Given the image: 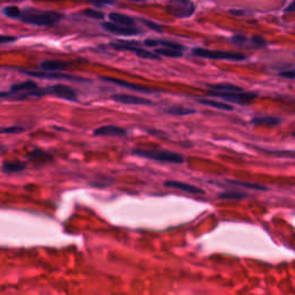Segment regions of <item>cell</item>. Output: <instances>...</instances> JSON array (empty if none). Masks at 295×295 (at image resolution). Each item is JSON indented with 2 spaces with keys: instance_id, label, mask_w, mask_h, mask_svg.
Instances as JSON below:
<instances>
[{
  "instance_id": "74e56055",
  "label": "cell",
  "mask_w": 295,
  "mask_h": 295,
  "mask_svg": "<svg viewBox=\"0 0 295 295\" xmlns=\"http://www.w3.org/2000/svg\"><path fill=\"white\" fill-rule=\"evenodd\" d=\"M293 7H294V4H293V3H290L289 7L287 8V10H285V11H286V12H293Z\"/></svg>"
},
{
  "instance_id": "83f0119b",
  "label": "cell",
  "mask_w": 295,
  "mask_h": 295,
  "mask_svg": "<svg viewBox=\"0 0 295 295\" xmlns=\"http://www.w3.org/2000/svg\"><path fill=\"white\" fill-rule=\"evenodd\" d=\"M231 42L237 46H246L249 44V38L244 36V35H234L231 38Z\"/></svg>"
},
{
  "instance_id": "f1b7e54d",
  "label": "cell",
  "mask_w": 295,
  "mask_h": 295,
  "mask_svg": "<svg viewBox=\"0 0 295 295\" xmlns=\"http://www.w3.org/2000/svg\"><path fill=\"white\" fill-rule=\"evenodd\" d=\"M20 11H21L20 8L16 6H7L4 8V14L8 17H11V19L17 20V17H19V14H20Z\"/></svg>"
},
{
  "instance_id": "ac0fdd59",
  "label": "cell",
  "mask_w": 295,
  "mask_h": 295,
  "mask_svg": "<svg viewBox=\"0 0 295 295\" xmlns=\"http://www.w3.org/2000/svg\"><path fill=\"white\" fill-rule=\"evenodd\" d=\"M208 86L211 89V91H216V93H242V91H244V89L240 88L239 85L228 83V82H224V83L208 84Z\"/></svg>"
},
{
  "instance_id": "7c38bea8",
  "label": "cell",
  "mask_w": 295,
  "mask_h": 295,
  "mask_svg": "<svg viewBox=\"0 0 295 295\" xmlns=\"http://www.w3.org/2000/svg\"><path fill=\"white\" fill-rule=\"evenodd\" d=\"M95 136H115V137H121L127 135V131L125 128L118 127V126L113 125H107V126H102L97 129L94 131Z\"/></svg>"
},
{
  "instance_id": "30bf717a",
  "label": "cell",
  "mask_w": 295,
  "mask_h": 295,
  "mask_svg": "<svg viewBox=\"0 0 295 295\" xmlns=\"http://www.w3.org/2000/svg\"><path fill=\"white\" fill-rule=\"evenodd\" d=\"M111 99L116 103L126 104V105H153V102H151L150 99L143 98L140 96H134V95L115 94L112 95Z\"/></svg>"
},
{
  "instance_id": "7a4b0ae2",
  "label": "cell",
  "mask_w": 295,
  "mask_h": 295,
  "mask_svg": "<svg viewBox=\"0 0 295 295\" xmlns=\"http://www.w3.org/2000/svg\"><path fill=\"white\" fill-rule=\"evenodd\" d=\"M133 155L137 157L146 158L155 160V162L168 163V164H182L185 163V157L179 153L170 150H144V149H134Z\"/></svg>"
},
{
  "instance_id": "d4e9b609",
  "label": "cell",
  "mask_w": 295,
  "mask_h": 295,
  "mask_svg": "<svg viewBox=\"0 0 295 295\" xmlns=\"http://www.w3.org/2000/svg\"><path fill=\"white\" fill-rule=\"evenodd\" d=\"M228 184L239 186V187H244V188H249L254 190H262V192H267L268 188L264 187V186L257 185V184H249V182H242V181H237V180H227Z\"/></svg>"
},
{
  "instance_id": "d6986e66",
  "label": "cell",
  "mask_w": 295,
  "mask_h": 295,
  "mask_svg": "<svg viewBox=\"0 0 295 295\" xmlns=\"http://www.w3.org/2000/svg\"><path fill=\"white\" fill-rule=\"evenodd\" d=\"M196 101L199 104H203V105L217 108V110H221V111H233L234 110V107L231 105V104L225 103V102H217V101H214V99H206V98H202V97H197Z\"/></svg>"
},
{
  "instance_id": "6da1fadb",
  "label": "cell",
  "mask_w": 295,
  "mask_h": 295,
  "mask_svg": "<svg viewBox=\"0 0 295 295\" xmlns=\"http://www.w3.org/2000/svg\"><path fill=\"white\" fill-rule=\"evenodd\" d=\"M64 17V14L55 11H43L37 8H27L21 10L17 20L36 27H51L58 23Z\"/></svg>"
},
{
  "instance_id": "603a6c76",
  "label": "cell",
  "mask_w": 295,
  "mask_h": 295,
  "mask_svg": "<svg viewBox=\"0 0 295 295\" xmlns=\"http://www.w3.org/2000/svg\"><path fill=\"white\" fill-rule=\"evenodd\" d=\"M165 112L172 115H190L195 113V110L184 106H172L165 110Z\"/></svg>"
},
{
  "instance_id": "52a82bcc",
  "label": "cell",
  "mask_w": 295,
  "mask_h": 295,
  "mask_svg": "<svg viewBox=\"0 0 295 295\" xmlns=\"http://www.w3.org/2000/svg\"><path fill=\"white\" fill-rule=\"evenodd\" d=\"M20 72L27 74L30 76L38 77V79H47V80H66V81H76V82H91L84 77H77L69 75V74L58 73V72H38V71H28V69H20Z\"/></svg>"
},
{
  "instance_id": "f546056e",
  "label": "cell",
  "mask_w": 295,
  "mask_h": 295,
  "mask_svg": "<svg viewBox=\"0 0 295 295\" xmlns=\"http://www.w3.org/2000/svg\"><path fill=\"white\" fill-rule=\"evenodd\" d=\"M140 21H141V22L143 24L145 25V27H148V28L151 29V30H154V32H156V33H159V34L164 33L163 29H162L163 28L162 25L155 23V22H153V21H149V20H145V19H141Z\"/></svg>"
},
{
  "instance_id": "d590c367",
  "label": "cell",
  "mask_w": 295,
  "mask_h": 295,
  "mask_svg": "<svg viewBox=\"0 0 295 295\" xmlns=\"http://www.w3.org/2000/svg\"><path fill=\"white\" fill-rule=\"evenodd\" d=\"M112 2H99V3H94L93 5L96 6V7H102V6H105V5H112Z\"/></svg>"
},
{
  "instance_id": "ba28073f",
  "label": "cell",
  "mask_w": 295,
  "mask_h": 295,
  "mask_svg": "<svg viewBox=\"0 0 295 295\" xmlns=\"http://www.w3.org/2000/svg\"><path fill=\"white\" fill-rule=\"evenodd\" d=\"M110 46L112 49H114L116 51H129V52H134L137 57L143 58V59H149V60H159L160 57L156 55L153 52L141 49L138 46H133L132 44H124L121 42H112L110 43Z\"/></svg>"
},
{
  "instance_id": "8992f818",
  "label": "cell",
  "mask_w": 295,
  "mask_h": 295,
  "mask_svg": "<svg viewBox=\"0 0 295 295\" xmlns=\"http://www.w3.org/2000/svg\"><path fill=\"white\" fill-rule=\"evenodd\" d=\"M40 93H41V97L46 96V95H52V96L66 99V101H71V102L77 101L76 91L74 90L72 86L66 85V84H54V85L46 86V88H41Z\"/></svg>"
},
{
  "instance_id": "836d02e7",
  "label": "cell",
  "mask_w": 295,
  "mask_h": 295,
  "mask_svg": "<svg viewBox=\"0 0 295 295\" xmlns=\"http://www.w3.org/2000/svg\"><path fill=\"white\" fill-rule=\"evenodd\" d=\"M279 76L281 77H285V79H289V80H293L295 77V72L294 69H290V71H286V72H280L278 74Z\"/></svg>"
},
{
  "instance_id": "5b68a950",
  "label": "cell",
  "mask_w": 295,
  "mask_h": 295,
  "mask_svg": "<svg viewBox=\"0 0 295 295\" xmlns=\"http://www.w3.org/2000/svg\"><path fill=\"white\" fill-rule=\"evenodd\" d=\"M208 94H209L211 97L221 98L226 102L240 104V105H247V104H250L254 101V99L258 97L257 94L246 93V91H242V93H216V91H209Z\"/></svg>"
},
{
  "instance_id": "4316f807",
  "label": "cell",
  "mask_w": 295,
  "mask_h": 295,
  "mask_svg": "<svg viewBox=\"0 0 295 295\" xmlns=\"http://www.w3.org/2000/svg\"><path fill=\"white\" fill-rule=\"evenodd\" d=\"M259 150L263 151V153H266L268 155H275L277 157H287L289 156V158H292L294 156L293 151H287V150H267V149H263V148H258Z\"/></svg>"
},
{
  "instance_id": "d6a6232c",
  "label": "cell",
  "mask_w": 295,
  "mask_h": 295,
  "mask_svg": "<svg viewBox=\"0 0 295 295\" xmlns=\"http://www.w3.org/2000/svg\"><path fill=\"white\" fill-rule=\"evenodd\" d=\"M17 41L16 36H8V35H0V45L8 44V43H13Z\"/></svg>"
},
{
  "instance_id": "9c48e42d",
  "label": "cell",
  "mask_w": 295,
  "mask_h": 295,
  "mask_svg": "<svg viewBox=\"0 0 295 295\" xmlns=\"http://www.w3.org/2000/svg\"><path fill=\"white\" fill-rule=\"evenodd\" d=\"M101 80L110 82L112 84L123 86V88L129 89V90H134V91H138V93H143V94H154L155 89L149 88V86H144V85H138V84H134L131 83V82L120 80V79H115V77H110V76H101Z\"/></svg>"
},
{
  "instance_id": "8d00e7d4",
  "label": "cell",
  "mask_w": 295,
  "mask_h": 295,
  "mask_svg": "<svg viewBox=\"0 0 295 295\" xmlns=\"http://www.w3.org/2000/svg\"><path fill=\"white\" fill-rule=\"evenodd\" d=\"M148 132L150 134H153V135H163V136H166L165 135V133L160 132V131H153V129H148Z\"/></svg>"
},
{
  "instance_id": "ffe728a7",
  "label": "cell",
  "mask_w": 295,
  "mask_h": 295,
  "mask_svg": "<svg viewBox=\"0 0 295 295\" xmlns=\"http://www.w3.org/2000/svg\"><path fill=\"white\" fill-rule=\"evenodd\" d=\"M251 125L254 126H269V127H275V126H278L281 123V119L277 118V116H271V115H264V116H256L253 120L250 121Z\"/></svg>"
},
{
  "instance_id": "277c9868",
  "label": "cell",
  "mask_w": 295,
  "mask_h": 295,
  "mask_svg": "<svg viewBox=\"0 0 295 295\" xmlns=\"http://www.w3.org/2000/svg\"><path fill=\"white\" fill-rule=\"evenodd\" d=\"M195 4L187 0H174L166 5V12L178 19H187L195 13Z\"/></svg>"
},
{
  "instance_id": "1f68e13d",
  "label": "cell",
  "mask_w": 295,
  "mask_h": 295,
  "mask_svg": "<svg viewBox=\"0 0 295 295\" xmlns=\"http://www.w3.org/2000/svg\"><path fill=\"white\" fill-rule=\"evenodd\" d=\"M24 128L21 126H12V127L0 128V134H17L23 132Z\"/></svg>"
},
{
  "instance_id": "4dcf8cb0",
  "label": "cell",
  "mask_w": 295,
  "mask_h": 295,
  "mask_svg": "<svg viewBox=\"0 0 295 295\" xmlns=\"http://www.w3.org/2000/svg\"><path fill=\"white\" fill-rule=\"evenodd\" d=\"M249 44H251L255 47H264L268 45V42L261 36H254L249 40Z\"/></svg>"
},
{
  "instance_id": "2e32d148",
  "label": "cell",
  "mask_w": 295,
  "mask_h": 295,
  "mask_svg": "<svg viewBox=\"0 0 295 295\" xmlns=\"http://www.w3.org/2000/svg\"><path fill=\"white\" fill-rule=\"evenodd\" d=\"M72 63L68 62H64V60H45L41 64V68L44 72H58L60 71H65V69H68L71 67Z\"/></svg>"
},
{
  "instance_id": "e0dca14e",
  "label": "cell",
  "mask_w": 295,
  "mask_h": 295,
  "mask_svg": "<svg viewBox=\"0 0 295 295\" xmlns=\"http://www.w3.org/2000/svg\"><path fill=\"white\" fill-rule=\"evenodd\" d=\"M28 158L30 162H33L36 165H43L53 160V157H52L49 153H46V151L41 149H35L34 151H32V153L28 155Z\"/></svg>"
},
{
  "instance_id": "3957f363",
  "label": "cell",
  "mask_w": 295,
  "mask_h": 295,
  "mask_svg": "<svg viewBox=\"0 0 295 295\" xmlns=\"http://www.w3.org/2000/svg\"><path fill=\"white\" fill-rule=\"evenodd\" d=\"M192 54L197 58L214 59V60H228V62H244L247 55L244 53L232 51H220V50H209L203 47H195L192 50Z\"/></svg>"
},
{
  "instance_id": "7402d4cb",
  "label": "cell",
  "mask_w": 295,
  "mask_h": 295,
  "mask_svg": "<svg viewBox=\"0 0 295 295\" xmlns=\"http://www.w3.org/2000/svg\"><path fill=\"white\" fill-rule=\"evenodd\" d=\"M25 168V163L23 162H6L3 165V170L4 172L8 173V174H12V173H17L23 171Z\"/></svg>"
},
{
  "instance_id": "9a60e30c",
  "label": "cell",
  "mask_w": 295,
  "mask_h": 295,
  "mask_svg": "<svg viewBox=\"0 0 295 295\" xmlns=\"http://www.w3.org/2000/svg\"><path fill=\"white\" fill-rule=\"evenodd\" d=\"M108 19H110V22L118 24V25H123V27H127V28H135L136 21L134 20V17L126 15V14H121V13H110L108 14Z\"/></svg>"
},
{
  "instance_id": "484cf974",
  "label": "cell",
  "mask_w": 295,
  "mask_h": 295,
  "mask_svg": "<svg viewBox=\"0 0 295 295\" xmlns=\"http://www.w3.org/2000/svg\"><path fill=\"white\" fill-rule=\"evenodd\" d=\"M82 14L84 16H88L90 19H95V20H104L105 17V14L103 12L98 11V10H93V8H86V10L82 11Z\"/></svg>"
},
{
  "instance_id": "e575fe53",
  "label": "cell",
  "mask_w": 295,
  "mask_h": 295,
  "mask_svg": "<svg viewBox=\"0 0 295 295\" xmlns=\"http://www.w3.org/2000/svg\"><path fill=\"white\" fill-rule=\"evenodd\" d=\"M229 13H231L232 15H235V16H241V15H246V14H248L246 11H237V10H229Z\"/></svg>"
},
{
  "instance_id": "cb8c5ba5",
  "label": "cell",
  "mask_w": 295,
  "mask_h": 295,
  "mask_svg": "<svg viewBox=\"0 0 295 295\" xmlns=\"http://www.w3.org/2000/svg\"><path fill=\"white\" fill-rule=\"evenodd\" d=\"M154 53L158 57H167V58H181L184 53L180 51H175V50H171V49H156Z\"/></svg>"
},
{
  "instance_id": "44dd1931",
  "label": "cell",
  "mask_w": 295,
  "mask_h": 295,
  "mask_svg": "<svg viewBox=\"0 0 295 295\" xmlns=\"http://www.w3.org/2000/svg\"><path fill=\"white\" fill-rule=\"evenodd\" d=\"M248 197V194L238 192V190H229V192H224L218 195L220 199H227V201H241Z\"/></svg>"
},
{
  "instance_id": "5bb4252c",
  "label": "cell",
  "mask_w": 295,
  "mask_h": 295,
  "mask_svg": "<svg viewBox=\"0 0 295 295\" xmlns=\"http://www.w3.org/2000/svg\"><path fill=\"white\" fill-rule=\"evenodd\" d=\"M164 185L166 186V187H171V188H175V189H179L181 192H185V193H189V194H204V190L202 188H198L196 186H193V185H189V184H186V182H182V181H176V180H167L164 182Z\"/></svg>"
},
{
  "instance_id": "8fae6325",
  "label": "cell",
  "mask_w": 295,
  "mask_h": 295,
  "mask_svg": "<svg viewBox=\"0 0 295 295\" xmlns=\"http://www.w3.org/2000/svg\"><path fill=\"white\" fill-rule=\"evenodd\" d=\"M102 28L111 34L119 35V36H135V35L142 34L141 30H138L137 28H127L112 22H103Z\"/></svg>"
},
{
  "instance_id": "4fadbf2b",
  "label": "cell",
  "mask_w": 295,
  "mask_h": 295,
  "mask_svg": "<svg viewBox=\"0 0 295 295\" xmlns=\"http://www.w3.org/2000/svg\"><path fill=\"white\" fill-rule=\"evenodd\" d=\"M144 44L148 47H157V49H171L175 51L182 52L185 49L184 45L179 44V43L172 42V41H166V40H155V38H148L144 41Z\"/></svg>"
}]
</instances>
